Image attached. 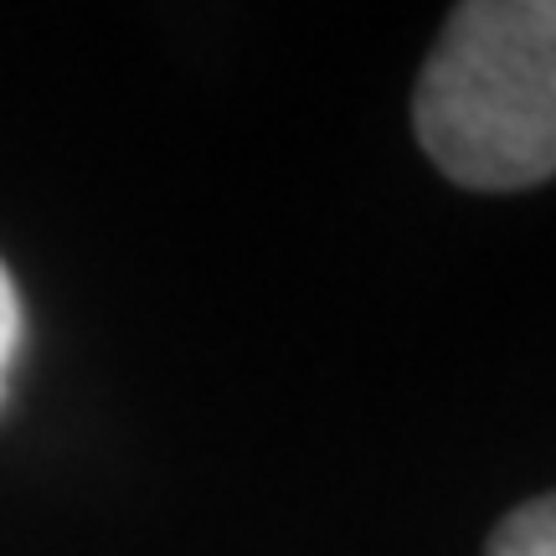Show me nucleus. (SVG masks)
<instances>
[{
	"label": "nucleus",
	"mask_w": 556,
	"mask_h": 556,
	"mask_svg": "<svg viewBox=\"0 0 556 556\" xmlns=\"http://www.w3.org/2000/svg\"><path fill=\"white\" fill-rule=\"evenodd\" d=\"M422 155L469 191L556 176V0H469L417 78Z\"/></svg>",
	"instance_id": "obj_1"
},
{
	"label": "nucleus",
	"mask_w": 556,
	"mask_h": 556,
	"mask_svg": "<svg viewBox=\"0 0 556 556\" xmlns=\"http://www.w3.org/2000/svg\"><path fill=\"white\" fill-rule=\"evenodd\" d=\"M484 556H556V495L520 505L495 526Z\"/></svg>",
	"instance_id": "obj_2"
},
{
	"label": "nucleus",
	"mask_w": 556,
	"mask_h": 556,
	"mask_svg": "<svg viewBox=\"0 0 556 556\" xmlns=\"http://www.w3.org/2000/svg\"><path fill=\"white\" fill-rule=\"evenodd\" d=\"M16 351H21V294L11 283V268L0 263V402H5V387H11Z\"/></svg>",
	"instance_id": "obj_3"
}]
</instances>
